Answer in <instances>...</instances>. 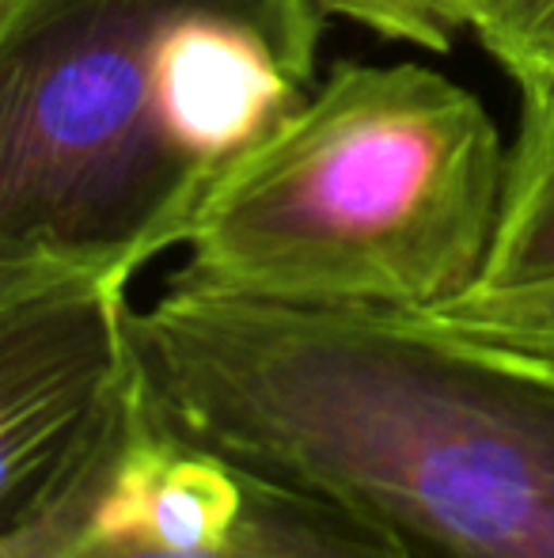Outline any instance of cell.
<instances>
[{"mask_svg":"<svg viewBox=\"0 0 554 558\" xmlns=\"http://www.w3.org/2000/svg\"><path fill=\"white\" fill-rule=\"evenodd\" d=\"M145 411L346 509L410 558H554V357L399 312L163 289L134 308Z\"/></svg>","mask_w":554,"mask_h":558,"instance_id":"obj_1","label":"cell"},{"mask_svg":"<svg viewBox=\"0 0 554 558\" xmlns=\"http://www.w3.org/2000/svg\"><path fill=\"white\" fill-rule=\"evenodd\" d=\"M323 0H0V274L130 286L316 92Z\"/></svg>","mask_w":554,"mask_h":558,"instance_id":"obj_2","label":"cell"},{"mask_svg":"<svg viewBox=\"0 0 554 558\" xmlns=\"http://www.w3.org/2000/svg\"><path fill=\"white\" fill-rule=\"evenodd\" d=\"M509 148L429 65L346 61L209 198L171 286L327 312L433 316L482 286Z\"/></svg>","mask_w":554,"mask_h":558,"instance_id":"obj_3","label":"cell"},{"mask_svg":"<svg viewBox=\"0 0 554 558\" xmlns=\"http://www.w3.org/2000/svg\"><path fill=\"white\" fill-rule=\"evenodd\" d=\"M130 286L0 274V532L35 521L140 411Z\"/></svg>","mask_w":554,"mask_h":558,"instance_id":"obj_4","label":"cell"},{"mask_svg":"<svg viewBox=\"0 0 554 558\" xmlns=\"http://www.w3.org/2000/svg\"><path fill=\"white\" fill-rule=\"evenodd\" d=\"M65 558H410L380 532L327 506L323 498L247 468L239 509L209 544L194 551L152 547H84Z\"/></svg>","mask_w":554,"mask_h":558,"instance_id":"obj_5","label":"cell"},{"mask_svg":"<svg viewBox=\"0 0 554 558\" xmlns=\"http://www.w3.org/2000/svg\"><path fill=\"white\" fill-rule=\"evenodd\" d=\"M517 137L494 255L479 289H525L554 281V73L520 76Z\"/></svg>","mask_w":554,"mask_h":558,"instance_id":"obj_6","label":"cell"},{"mask_svg":"<svg viewBox=\"0 0 554 558\" xmlns=\"http://www.w3.org/2000/svg\"><path fill=\"white\" fill-rule=\"evenodd\" d=\"M433 319L554 357V281L525 289H475L464 301L433 312Z\"/></svg>","mask_w":554,"mask_h":558,"instance_id":"obj_7","label":"cell"},{"mask_svg":"<svg viewBox=\"0 0 554 558\" xmlns=\"http://www.w3.org/2000/svg\"><path fill=\"white\" fill-rule=\"evenodd\" d=\"M479 4L482 0H323L327 15L429 53H448L464 31L471 35Z\"/></svg>","mask_w":554,"mask_h":558,"instance_id":"obj_8","label":"cell"},{"mask_svg":"<svg viewBox=\"0 0 554 558\" xmlns=\"http://www.w3.org/2000/svg\"><path fill=\"white\" fill-rule=\"evenodd\" d=\"M471 35L513 81L554 73V0H482Z\"/></svg>","mask_w":554,"mask_h":558,"instance_id":"obj_9","label":"cell"}]
</instances>
